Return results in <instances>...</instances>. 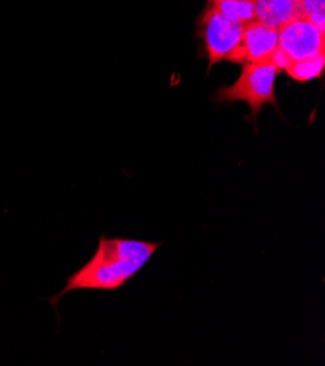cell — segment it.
I'll return each instance as SVG.
<instances>
[{"instance_id":"1","label":"cell","mask_w":325,"mask_h":366,"mask_svg":"<svg viewBox=\"0 0 325 366\" xmlns=\"http://www.w3.org/2000/svg\"><path fill=\"white\" fill-rule=\"evenodd\" d=\"M159 242L101 237L92 259L71 274L64 289L51 300L53 307L75 290H117L154 257Z\"/></svg>"},{"instance_id":"2","label":"cell","mask_w":325,"mask_h":366,"mask_svg":"<svg viewBox=\"0 0 325 366\" xmlns=\"http://www.w3.org/2000/svg\"><path fill=\"white\" fill-rule=\"evenodd\" d=\"M276 64L242 63L239 78L228 86H222L214 94L218 102H245L251 109V120H257L264 105L277 107L276 78L279 75Z\"/></svg>"},{"instance_id":"3","label":"cell","mask_w":325,"mask_h":366,"mask_svg":"<svg viewBox=\"0 0 325 366\" xmlns=\"http://www.w3.org/2000/svg\"><path fill=\"white\" fill-rule=\"evenodd\" d=\"M242 24L228 19L221 12L206 6L199 18V35L209 61V70L219 61H232L242 40Z\"/></svg>"},{"instance_id":"4","label":"cell","mask_w":325,"mask_h":366,"mask_svg":"<svg viewBox=\"0 0 325 366\" xmlns=\"http://www.w3.org/2000/svg\"><path fill=\"white\" fill-rule=\"evenodd\" d=\"M325 53V31L305 18H296L279 28V49L271 60L280 71L296 60Z\"/></svg>"},{"instance_id":"5","label":"cell","mask_w":325,"mask_h":366,"mask_svg":"<svg viewBox=\"0 0 325 366\" xmlns=\"http://www.w3.org/2000/svg\"><path fill=\"white\" fill-rule=\"evenodd\" d=\"M279 49V29L254 19L242 31L241 46L232 63H267Z\"/></svg>"},{"instance_id":"6","label":"cell","mask_w":325,"mask_h":366,"mask_svg":"<svg viewBox=\"0 0 325 366\" xmlns=\"http://www.w3.org/2000/svg\"><path fill=\"white\" fill-rule=\"evenodd\" d=\"M254 2L256 19L277 29L296 18H302L298 0H254Z\"/></svg>"},{"instance_id":"7","label":"cell","mask_w":325,"mask_h":366,"mask_svg":"<svg viewBox=\"0 0 325 366\" xmlns=\"http://www.w3.org/2000/svg\"><path fill=\"white\" fill-rule=\"evenodd\" d=\"M324 67H325V53H321L314 57L291 61L283 69V71H286L287 76L294 79L295 82L306 84L321 78L324 73Z\"/></svg>"},{"instance_id":"8","label":"cell","mask_w":325,"mask_h":366,"mask_svg":"<svg viewBox=\"0 0 325 366\" xmlns=\"http://www.w3.org/2000/svg\"><path fill=\"white\" fill-rule=\"evenodd\" d=\"M207 5L221 12L228 19L242 25L256 19L254 0H209Z\"/></svg>"},{"instance_id":"9","label":"cell","mask_w":325,"mask_h":366,"mask_svg":"<svg viewBox=\"0 0 325 366\" xmlns=\"http://www.w3.org/2000/svg\"><path fill=\"white\" fill-rule=\"evenodd\" d=\"M302 18L325 31V0H298Z\"/></svg>"}]
</instances>
